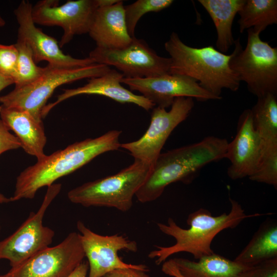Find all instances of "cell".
Masks as SVG:
<instances>
[{
	"mask_svg": "<svg viewBox=\"0 0 277 277\" xmlns=\"http://www.w3.org/2000/svg\"><path fill=\"white\" fill-rule=\"evenodd\" d=\"M121 131L112 130L94 138L75 142L62 150L46 155L22 171L16 178L11 202L32 199L42 187L54 184L90 162L96 156L120 148Z\"/></svg>",
	"mask_w": 277,
	"mask_h": 277,
	"instance_id": "obj_1",
	"label": "cell"
},
{
	"mask_svg": "<svg viewBox=\"0 0 277 277\" xmlns=\"http://www.w3.org/2000/svg\"><path fill=\"white\" fill-rule=\"evenodd\" d=\"M228 143L226 138L209 136L199 142L161 153L136 193L137 201L153 202L175 182L189 184L205 166L225 159Z\"/></svg>",
	"mask_w": 277,
	"mask_h": 277,
	"instance_id": "obj_2",
	"label": "cell"
},
{
	"mask_svg": "<svg viewBox=\"0 0 277 277\" xmlns=\"http://www.w3.org/2000/svg\"><path fill=\"white\" fill-rule=\"evenodd\" d=\"M231 209L218 216H213L204 208L190 213L187 219L189 228L179 226L174 220L169 217L167 223H157L159 229L164 234L173 237L175 244L169 246L155 245L148 257L155 259L160 265L171 255L179 252H187L196 260L214 253L211 246L216 235L222 231L238 226L244 220L261 215L256 213L247 215L241 205L234 199H229Z\"/></svg>",
	"mask_w": 277,
	"mask_h": 277,
	"instance_id": "obj_3",
	"label": "cell"
},
{
	"mask_svg": "<svg viewBox=\"0 0 277 277\" xmlns=\"http://www.w3.org/2000/svg\"><path fill=\"white\" fill-rule=\"evenodd\" d=\"M164 47L171 60L170 74L193 79L219 100L223 89L234 92L239 89L241 82L230 67L231 54L223 53L212 46H187L175 32Z\"/></svg>",
	"mask_w": 277,
	"mask_h": 277,
	"instance_id": "obj_4",
	"label": "cell"
},
{
	"mask_svg": "<svg viewBox=\"0 0 277 277\" xmlns=\"http://www.w3.org/2000/svg\"><path fill=\"white\" fill-rule=\"evenodd\" d=\"M152 165L135 160L116 174L84 183L67 194L73 203L83 206L106 207L120 211H129L133 199L146 181Z\"/></svg>",
	"mask_w": 277,
	"mask_h": 277,
	"instance_id": "obj_5",
	"label": "cell"
},
{
	"mask_svg": "<svg viewBox=\"0 0 277 277\" xmlns=\"http://www.w3.org/2000/svg\"><path fill=\"white\" fill-rule=\"evenodd\" d=\"M247 42L243 49L240 38L234 41L230 67L240 81L257 97L277 94V48L263 41L259 33L247 30Z\"/></svg>",
	"mask_w": 277,
	"mask_h": 277,
	"instance_id": "obj_6",
	"label": "cell"
},
{
	"mask_svg": "<svg viewBox=\"0 0 277 277\" xmlns=\"http://www.w3.org/2000/svg\"><path fill=\"white\" fill-rule=\"evenodd\" d=\"M111 68L95 63L83 67H66L48 64L42 74L34 81L0 96V104L28 111L42 121V113L46 102L59 86L84 78L100 76Z\"/></svg>",
	"mask_w": 277,
	"mask_h": 277,
	"instance_id": "obj_7",
	"label": "cell"
},
{
	"mask_svg": "<svg viewBox=\"0 0 277 277\" xmlns=\"http://www.w3.org/2000/svg\"><path fill=\"white\" fill-rule=\"evenodd\" d=\"M61 189L60 184L54 183L48 187L37 211L30 212L12 234L0 241V260H8L13 267L50 246L55 232L44 226L43 221L48 207Z\"/></svg>",
	"mask_w": 277,
	"mask_h": 277,
	"instance_id": "obj_8",
	"label": "cell"
},
{
	"mask_svg": "<svg viewBox=\"0 0 277 277\" xmlns=\"http://www.w3.org/2000/svg\"><path fill=\"white\" fill-rule=\"evenodd\" d=\"M97 64L112 66L126 78H146L170 74L171 60L159 55L142 39L132 37L120 49L95 47L89 53Z\"/></svg>",
	"mask_w": 277,
	"mask_h": 277,
	"instance_id": "obj_9",
	"label": "cell"
},
{
	"mask_svg": "<svg viewBox=\"0 0 277 277\" xmlns=\"http://www.w3.org/2000/svg\"><path fill=\"white\" fill-rule=\"evenodd\" d=\"M193 98L178 97L171 109L155 107L152 109L148 129L138 140L121 144L120 148L129 151L135 160L152 165L173 130L189 116L194 106Z\"/></svg>",
	"mask_w": 277,
	"mask_h": 277,
	"instance_id": "obj_10",
	"label": "cell"
},
{
	"mask_svg": "<svg viewBox=\"0 0 277 277\" xmlns=\"http://www.w3.org/2000/svg\"><path fill=\"white\" fill-rule=\"evenodd\" d=\"M85 258L79 234L72 232L57 245L38 252L0 277H67Z\"/></svg>",
	"mask_w": 277,
	"mask_h": 277,
	"instance_id": "obj_11",
	"label": "cell"
},
{
	"mask_svg": "<svg viewBox=\"0 0 277 277\" xmlns=\"http://www.w3.org/2000/svg\"><path fill=\"white\" fill-rule=\"evenodd\" d=\"M80 241L88 264V277H102L107 273L122 268H133L149 271L144 264L125 263L118 256V252L126 250L135 252L138 250L135 241L117 233L103 235L94 232L83 222L76 224Z\"/></svg>",
	"mask_w": 277,
	"mask_h": 277,
	"instance_id": "obj_12",
	"label": "cell"
},
{
	"mask_svg": "<svg viewBox=\"0 0 277 277\" xmlns=\"http://www.w3.org/2000/svg\"><path fill=\"white\" fill-rule=\"evenodd\" d=\"M98 7L97 0L68 1L62 5L58 1L42 0L32 6V16L35 24L62 28L61 48L75 35L88 33Z\"/></svg>",
	"mask_w": 277,
	"mask_h": 277,
	"instance_id": "obj_13",
	"label": "cell"
},
{
	"mask_svg": "<svg viewBox=\"0 0 277 277\" xmlns=\"http://www.w3.org/2000/svg\"><path fill=\"white\" fill-rule=\"evenodd\" d=\"M32 9L31 3L23 0L14 13L18 25L17 39L28 45L36 64L46 61L53 66L83 67L96 63L90 57L76 58L64 53L55 38L35 26L32 19Z\"/></svg>",
	"mask_w": 277,
	"mask_h": 277,
	"instance_id": "obj_14",
	"label": "cell"
},
{
	"mask_svg": "<svg viewBox=\"0 0 277 277\" xmlns=\"http://www.w3.org/2000/svg\"><path fill=\"white\" fill-rule=\"evenodd\" d=\"M121 83L132 91L141 92L155 106L166 109L178 97L195 98L200 101L219 100L193 79L183 75L167 74L146 78L123 77Z\"/></svg>",
	"mask_w": 277,
	"mask_h": 277,
	"instance_id": "obj_15",
	"label": "cell"
},
{
	"mask_svg": "<svg viewBox=\"0 0 277 277\" xmlns=\"http://www.w3.org/2000/svg\"><path fill=\"white\" fill-rule=\"evenodd\" d=\"M265 147L254 128L251 110H244L238 120L236 135L228 142L225 155L230 163L227 169L229 177L236 180L251 176L260 163Z\"/></svg>",
	"mask_w": 277,
	"mask_h": 277,
	"instance_id": "obj_16",
	"label": "cell"
},
{
	"mask_svg": "<svg viewBox=\"0 0 277 277\" xmlns=\"http://www.w3.org/2000/svg\"><path fill=\"white\" fill-rule=\"evenodd\" d=\"M123 74L115 69H110L105 74L98 77L89 78L83 86L73 89L63 90L56 100L46 105L43 110L42 117H45L55 106L70 97L82 94H96L110 98L114 101L124 104H135L148 111L152 109L155 105L142 95H137L125 88L121 85Z\"/></svg>",
	"mask_w": 277,
	"mask_h": 277,
	"instance_id": "obj_17",
	"label": "cell"
},
{
	"mask_svg": "<svg viewBox=\"0 0 277 277\" xmlns=\"http://www.w3.org/2000/svg\"><path fill=\"white\" fill-rule=\"evenodd\" d=\"M96 47L105 49H120L132 41L125 19L123 2L97 9L88 32Z\"/></svg>",
	"mask_w": 277,
	"mask_h": 277,
	"instance_id": "obj_18",
	"label": "cell"
},
{
	"mask_svg": "<svg viewBox=\"0 0 277 277\" xmlns=\"http://www.w3.org/2000/svg\"><path fill=\"white\" fill-rule=\"evenodd\" d=\"M0 117L9 130L15 133L26 153L35 156L37 161L45 157L47 137L42 120L25 110L3 105L0 106Z\"/></svg>",
	"mask_w": 277,
	"mask_h": 277,
	"instance_id": "obj_19",
	"label": "cell"
},
{
	"mask_svg": "<svg viewBox=\"0 0 277 277\" xmlns=\"http://www.w3.org/2000/svg\"><path fill=\"white\" fill-rule=\"evenodd\" d=\"M170 260L183 277H243L247 267L214 252L197 261L183 258Z\"/></svg>",
	"mask_w": 277,
	"mask_h": 277,
	"instance_id": "obj_20",
	"label": "cell"
},
{
	"mask_svg": "<svg viewBox=\"0 0 277 277\" xmlns=\"http://www.w3.org/2000/svg\"><path fill=\"white\" fill-rule=\"evenodd\" d=\"M245 0H199L211 17L216 28V49L225 53L234 45L232 25Z\"/></svg>",
	"mask_w": 277,
	"mask_h": 277,
	"instance_id": "obj_21",
	"label": "cell"
},
{
	"mask_svg": "<svg viewBox=\"0 0 277 277\" xmlns=\"http://www.w3.org/2000/svg\"><path fill=\"white\" fill-rule=\"evenodd\" d=\"M276 258L277 224L271 220L260 226L234 261L244 266L251 267Z\"/></svg>",
	"mask_w": 277,
	"mask_h": 277,
	"instance_id": "obj_22",
	"label": "cell"
},
{
	"mask_svg": "<svg viewBox=\"0 0 277 277\" xmlns=\"http://www.w3.org/2000/svg\"><path fill=\"white\" fill-rule=\"evenodd\" d=\"M238 14L241 33L251 28L260 34L268 26L277 24V1L245 0Z\"/></svg>",
	"mask_w": 277,
	"mask_h": 277,
	"instance_id": "obj_23",
	"label": "cell"
},
{
	"mask_svg": "<svg viewBox=\"0 0 277 277\" xmlns=\"http://www.w3.org/2000/svg\"><path fill=\"white\" fill-rule=\"evenodd\" d=\"M251 110L254 129L265 144H277V97L268 94L258 97Z\"/></svg>",
	"mask_w": 277,
	"mask_h": 277,
	"instance_id": "obj_24",
	"label": "cell"
},
{
	"mask_svg": "<svg viewBox=\"0 0 277 277\" xmlns=\"http://www.w3.org/2000/svg\"><path fill=\"white\" fill-rule=\"evenodd\" d=\"M15 45L18 54L14 84L15 87H19L37 79L43 72L44 67L36 65L31 48L24 41L17 39Z\"/></svg>",
	"mask_w": 277,
	"mask_h": 277,
	"instance_id": "obj_25",
	"label": "cell"
},
{
	"mask_svg": "<svg viewBox=\"0 0 277 277\" xmlns=\"http://www.w3.org/2000/svg\"><path fill=\"white\" fill-rule=\"evenodd\" d=\"M172 0H137L131 4L124 6L125 19L129 34L135 37L136 25L145 13L159 12L169 7Z\"/></svg>",
	"mask_w": 277,
	"mask_h": 277,
	"instance_id": "obj_26",
	"label": "cell"
},
{
	"mask_svg": "<svg viewBox=\"0 0 277 277\" xmlns=\"http://www.w3.org/2000/svg\"><path fill=\"white\" fill-rule=\"evenodd\" d=\"M252 181L265 183L277 188V144H266L255 172L249 177Z\"/></svg>",
	"mask_w": 277,
	"mask_h": 277,
	"instance_id": "obj_27",
	"label": "cell"
},
{
	"mask_svg": "<svg viewBox=\"0 0 277 277\" xmlns=\"http://www.w3.org/2000/svg\"><path fill=\"white\" fill-rule=\"evenodd\" d=\"M18 54L15 44H0V73L12 79L14 84L17 77Z\"/></svg>",
	"mask_w": 277,
	"mask_h": 277,
	"instance_id": "obj_28",
	"label": "cell"
},
{
	"mask_svg": "<svg viewBox=\"0 0 277 277\" xmlns=\"http://www.w3.org/2000/svg\"><path fill=\"white\" fill-rule=\"evenodd\" d=\"M243 277H277V258L247 267Z\"/></svg>",
	"mask_w": 277,
	"mask_h": 277,
	"instance_id": "obj_29",
	"label": "cell"
},
{
	"mask_svg": "<svg viewBox=\"0 0 277 277\" xmlns=\"http://www.w3.org/2000/svg\"><path fill=\"white\" fill-rule=\"evenodd\" d=\"M21 143L16 136L11 134L0 118V155L4 152L21 147Z\"/></svg>",
	"mask_w": 277,
	"mask_h": 277,
	"instance_id": "obj_30",
	"label": "cell"
},
{
	"mask_svg": "<svg viewBox=\"0 0 277 277\" xmlns=\"http://www.w3.org/2000/svg\"><path fill=\"white\" fill-rule=\"evenodd\" d=\"M147 272L133 268H122L112 270L102 277H151Z\"/></svg>",
	"mask_w": 277,
	"mask_h": 277,
	"instance_id": "obj_31",
	"label": "cell"
},
{
	"mask_svg": "<svg viewBox=\"0 0 277 277\" xmlns=\"http://www.w3.org/2000/svg\"><path fill=\"white\" fill-rule=\"evenodd\" d=\"M162 270L164 273L169 276L183 277L170 260L163 263Z\"/></svg>",
	"mask_w": 277,
	"mask_h": 277,
	"instance_id": "obj_32",
	"label": "cell"
},
{
	"mask_svg": "<svg viewBox=\"0 0 277 277\" xmlns=\"http://www.w3.org/2000/svg\"><path fill=\"white\" fill-rule=\"evenodd\" d=\"M88 269V262L83 261L67 277H87Z\"/></svg>",
	"mask_w": 277,
	"mask_h": 277,
	"instance_id": "obj_33",
	"label": "cell"
},
{
	"mask_svg": "<svg viewBox=\"0 0 277 277\" xmlns=\"http://www.w3.org/2000/svg\"><path fill=\"white\" fill-rule=\"evenodd\" d=\"M12 84H14V82L12 79L0 73V92Z\"/></svg>",
	"mask_w": 277,
	"mask_h": 277,
	"instance_id": "obj_34",
	"label": "cell"
},
{
	"mask_svg": "<svg viewBox=\"0 0 277 277\" xmlns=\"http://www.w3.org/2000/svg\"><path fill=\"white\" fill-rule=\"evenodd\" d=\"M119 1V0H97L98 7L111 6Z\"/></svg>",
	"mask_w": 277,
	"mask_h": 277,
	"instance_id": "obj_35",
	"label": "cell"
},
{
	"mask_svg": "<svg viewBox=\"0 0 277 277\" xmlns=\"http://www.w3.org/2000/svg\"><path fill=\"white\" fill-rule=\"evenodd\" d=\"M10 198H8L4 194L0 193V204L7 203L10 202ZM1 229V223H0V231Z\"/></svg>",
	"mask_w": 277,
	"mask_h": 277,
	"instance_id": "obj_36",
	"label": "cell"
},
{
	"mask_svg": "<svg viewBox=\"0 0 277 277\" xmlns=\"http://www.w3.org/2000/svg\"><path fill=\"white\" fill-rule=\"evenodd\" d=\"M6 24V22L4 19L0 15V29L3 27Z\"/></svg>",
	"mask_w": 277,
	"mask_h": 277,
	"instance_id": "obj_37",
	"label": "cell"
}]
</instances>
